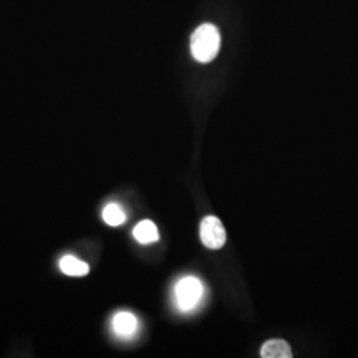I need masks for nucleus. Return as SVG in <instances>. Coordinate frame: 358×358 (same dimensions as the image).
Returning <instances> with one entry per match:
<instances>
[{"label":"nucleus","mask_w":358,"mask_h":358,"mask_svg":"<svg viewBox=\"0 0 358 358\" xmlns=\"http://www.w3.org/2000/svg\"><path fill=\"white\" fill-rule=\"evenodd\" d=\"M192 57L202 64L213 62L220 48V34L214 24L205 23L198 27L190 40Z\"/></svg>","instance_id":"f257e3e1"},{"label":"nucleus","mask_w":358,"mask_h":358,"mask_svg":"<svg viewBox=\"0 0 358 358\" xmlns=\"http://www.w3.org/2000/svg\"><path fill=\"white\" fill-rule=\"evenodd\" d=\"M176 303L180 310H192L203 296V285L196 278L186 276L176 285Z\"/></svg>","instance_id":"f03ea898"},{"label":"nucleus","mask_w":358,"mask_h":358,"mask_svg":"<svg viewBox=\"0 0 358 358\" xmlns=\"http://www.w3.org/2000/svg\"><path fill=\"white\" fill-rule=\"evenodd\" d=\"M201 241L205 244L207 248L210 250H219L222 248L226 241H227V235L223 223L220 222V219H217L214 215L206 217L202 223H201Z\"/></svg>","instance_id":"7ed1b4c3"},{"label":"nucleus","mask_w":358,"mask_h":358,"mask_svg":"<svg viewBox=\"0 0 358 358\" xmlns=\"http://www.w3.org/2000/svg\"><path fill=\"white\" fill-rule=\"evenodd\" d=\"M113 332L121 338H131L138 331V320L130 312H118L112 320Z\"/></svg>","instance_id":"20e7f679"},{"label":"nucleus","mask_w":358,"mask_h":358,"mask_svg":"<svg viewBox=\"0 0 358 358\" xmlns=\"http://www.w3.org/2000/svg\"><path fill=\"white\" fill-rule=\"evenodd\" d=\"M260 356L263 358H291V346L284 340H269L262 346Z\"/></svg>","instance_id":"39448f33"},{"label":"nucleus","mask_w":358,"mask_h":358,"mask_svg":"<svg viewBox=\"0 0 358 358\" xmlns=\"http://www.w3.org/2000/svg\"><path fill=\"white\" fill-rule=\"evenodd\" d=\"M133 235H134L136 241L141 244L154 243L159 239V234L157 230V226L154 224L152 220H148V219L142 220L134 227Z\"/></svg>","instance_id":"423d86ee"},{"label":"nucleus","mask_w":358,"mask_h":358,"mask_svg":"<svg viewBox=\"0 0 358 358\" xmlns=\"http://www.w3.org/2000/svg\"><path fill=\"white\" fill-rule=\"evenodd\" d=\"M60 269L68 276L80 278V276L88 275L90 266L85 262L78 260L75 256L66 255L60 260Z\"/></svg>","instance_id":"0eeeda50"},{"label":"nucleus","mask_w":358,"mask_h":358,"mask_svg":"<svg viewBox=\"0 0 358 358\" xmlns=\"http://www.w3.org/2000/svg\"><path fill=\"white\" fill-rule=\"evenodd\" d=\"M103 219L106 224H109L112 227H117V226H121L127 220V215H125L124 210L117 203H109L103 208Z\"/></svg>","instance_id":"6e6552de"}]
</instances>
